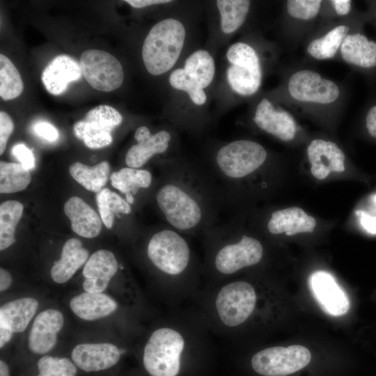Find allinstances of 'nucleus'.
Instances as JSON below:
<instances>
[{"mask_svg": "<svg viewBox=\"0 0 376 376\" xmlns=\"http://www.w3.org/2000/svg\"><path fill=\"white\" fill-rule=\"evenodd\" d=\"M185 39V29L178 19L168 18L155 24L142 47L146 70L159 75L171 70L178 59Z\"/></svg>", "mask_w": 376, "mask_h": 376, "instance_id": "39448f33", "label": "nucleus"}, {"mask_svg": "<svg viewBox=\"0 0 376 376\" xmlns=\"http://www.w3.org/2000/svg\"><path fill=\"white\" fill-rule=\"evenodd\" d=\"M38 376H75L77 368L68 358L44 356L38 361Z\"/></svg>", "mask_w": 376, "mask_h": 376, "instance_id": "c9c22d12", "label": "nucleus"}, {"mask_svg": "<svg viewBox=\"0 0 376 376\" xmlns=\"http://www.w3.org/2000/svg\"><path fill=\"white\" fill-rule=\"evenodd\" d=\"M267 159L265 149L249 140L230 142L218 150L215 161L219 173L226 180L243 178L260 168Z\"/></svg>", "mask_w": 376, "mask_h": 376, "instance_id": "423d86ee", "label": "nucleus"}, {"mask_svg": "<svg viewBox=\"0 0 376 376\" xmlns=\"http://www.w3.org/2000/svg\"><path fill=\"white\" fill-rule=\"evenodd\" d=\"M24 205L17 201H7L0 205V250L15 242V231L23 212Z\"/></svg>", "mask_w": 376, "mask_h": 376, "instance_id": "cd10ccee", "label": "nucleus"}, {"mask_svg": "<svg viewBox=\"0 0 376 376\" xmlns=\"http://www.w3.org/2000/svg\"><path fill=\"white\" fill-rule=\"evenodd\" d=\"M288 91L296 100L328 104L339 96V88L332 81L322 79L316 72L303 70L293 74L289 79Z\"/></svg>", "mask_w": 376, "mask_h": 376, "instance_id": "9d476101", "label": "nucleus"}, {"mask_svg": "<svg viewBox=\"0 0 376 376\" xmlns=\"http://www.w3.org/2000/svg\"><path fill=\"white\" fill-rule=\"evenodd\" d=\"M29 170L21 164L0 162V192L10 194L25 189L31 182Z\"/></svg>", "mask_w": 376, "mask_h": 376, "instance_id": "2f4dec72", "label": "nucleus"}, {"mask_svg": "<svg viewBox=\"0 0 376 376\" xmlns=\"http://www.w3.org/2000/svg\"><path fill=\"white\" fill-rule=\"evenodd\" d=\"M374 201H375V203H376V195H375V197H374Z\"/></svg>", "mask_w": 376, "mask_h": 376, "instance_id": "de8ad7c7", "label": "nucleus"}, {"mask_svg": "<svg viewBox=\"0 0 376 376\" xmlns=\"http://www.w3.org/2000/svg\"><path fill=\"white\" fill-rule=\"evenodd\" d=\"M70 307L79 318L95 320L108 316L118 308L116 301L103 293L83 292L73 297Z\"/></svg>", "mask_w": 376, "mask_h": 376, "instance_id": "5701e85b", "label": "nucleus"}, {"mask_svg": "<svg viewBox=\"0 0 376 376\" xmlns=\"http://www.w3.org/2000/svg\"><path fill=\"white\" fill-rule=\"evenodd\" d=\"M366 127L370 135L376 138V105L371 107L367 113Z\"/></svg>", "mask_w": 376, "mask_h": 376, "instance_id": "79ce46f5", "label": "nucleus"}, {"mask_svg": "<svg viewBox=\"0 0 376 376\" xmlns=\"http://www.w3.org/2000/svg\"><path fill=\"white\" fill-rule=\"evenodd\" d=\"M146 254L162 276L170 305L196 297L201 288L198 268L182 233L172 228L157 231L148 242Z\"/></svg>", "mask_w": 376, "mask_h": 376, "instance_id": "f03ea898", "label": "nucleus"}, {"mask_svg": "<svg viewBox=\"0 0 376 376\" xmlns=\"http://www.w3.org/2000/svg\"><path fill=\"white\" fill-rule=\"evenodd\" d=\"M210 332L197 309L171 312L144 344L142 363L146 371L150 376H180L186 362L209 352Z\"/></svg>", "mask_w": 376, "mask_h": 376, "instance_id": "f257e3e1", "label": "nucleus"}, {"mask_svg": "<svg viewBox=\"0 0 376 376\" xmlns=\"http://www.w3.org/2000/svg\"><path fill=\"white\" fill-rule=\"evenodd\" d=\"M359 217L361 224L369 233H376V217H373L366 213L364 211L358 210L356 212Z\"/></svg>", "mask_w": 376, "mask_h": 376, "instance_id": "a19ab883", "label": "nucleus"}, {"mask_svg": "<svg viewBox=\"0 0 376 376\" xmlns=\"http://www.w3.org/2000/svg\"><path fill=\"white\" fill-rule=\"evenodd\" d=\"M349 31V27L340 25L325 36L311 41L307 47L308 53L317 59H327L334 56Z\"/></svg>", "mask_w": 376, "mask_h": 376, "instance_id": "473e14b6", "label": "nucleus"}, {"mask_svg": "<svg viewBox=\"0 0 376 376\" xmlns=\"http://www.w3.org/2000/svg\"><path fill=\"white\" fill-rule=\"evenodd\" d=\"M311 359V352L304 346H274L256 352L251 359V366L262 376H287L306 367Z\"/></svg>", "mask_w": 376, "mask_h": 376, "instance_id": "0eeeda50", "label": "nucleus"}, {"mask_svg": "<svg viewBox=\"0 0 376 376\" xmlns=\"http://www.w3.org/2000/svg\"><path fill=\"white\" fill-rule=\"evenodd\" d=\"M331 3L336 12L340 15H347L351 10V1L349 0H334Z\"/></svg>", "mask_w": 376, "mask_h": 376, "instance_id": "c03bdc74", "label": "nucleus"}, {"mask_svg": "<svg viewBox=\"0 0 376 376\" xmlns=\"http://www.w3.org/2000/svg\"><path fill=\"white\" fill-rule=\"evenodd\" d=\"M312 175L318 180L325 179L331 172L345 171V155L331 141L315 139L307 149Z\"/></svg>", "mask_w": 376, "mask_h": 376, "instance_id": "4468645a", "label": "nucleus"}, {"mask_svg": "<svg viewBox=\"0 0 376 376\" xmlns=\"http://www.w3.org/2000/svg\"><path fill=\"white\" fill-rule=\"evenodd\" d=\"M63 323V316L58 310L40 312L36 317L29 335V350L40 354L50 351L56 343V335Z\"/></svg>", "mask_w": 376, "mask_h": 376, "instance_id": "2eb2a0df", "label": "nucleus"}, {"mask_svg": "<svg viewBox=\"0 0 376 376\" xmlns=\"http://www.w3.org/2000/svg\"><path fill=\"white\" fill-rule=\"evenodd\" d=\"M122 120L121 114L116 109L100 104L91 109L84 119L75 124L74 134L88 148H102L111 143V132Z\"/></svg>", "mask_w": 376, "mask_h": 376, "instance_id": "1a4fd4ad", "label": "nucleus"}, {"mask_svg": "<svg viewBox=\"0 0 376 376\" xmlns=\"http://www.w3.org/2000/svg\"><path fill=\"white\" fill-rule=\"evenodd\" d=\"M81 76L79 63L70 56L61 54L48 63L41 79L49 93L58 95L65 91L69 83L79 80Z\"/></svg>", "mask_w": 376, "mask_h": 376, "instance_id": "f3484780", "label": "nucleus"}, {"mask_svg": "<svg viewBox=\"0 0 376 376\" xmlns=\"http://www.w3.org/2000/svg\"><path fill=\"white\" fill-rule=\"evenodd\" d=\"M126 3H129L134 8H141L150 5L166 3L171 2L170 0H126Z\"/></svg>", "mask_w": 376, "mask_h": 376, "instance_id": "37998d69", "label": "nucleus"}, {"mask_svg": "<svg viewBox=\"0 0 376 376\" xmlns=\"http://www.w3.org/2000/svg\"><path fill=\"white\" fill-rule=\"evenodd\" d=\"M109 178L113 187L125 194V200L132 204L134 201L133 195L139 189L148 188L152 176L147 170L126 167L112 173Z\"/></svg>", "mask_w": 376, "mask_h": 376, "instance_id": "a878e982", "label": "nucleus"}, {"mask_svg": "<svg viewBox=\"0 0 376 376\" xmlns=\"http://www.w3.org/2000/svg\"><path fill=\"white\" fill-rule=\"evenodd\" d=\"M169 83L173 88L187 92L194 104L202 105L205 102L203 88L184 69L173 70L169 77Z\"/></svg>", "mask_w": 376, "mask_h": 376, "instance_id": "f704fd0d", "label": "nucleus"}, {"mask_svg": "<svg viewBox=\"0 0 376 376\" xmlns=\"http://www.w3.org/2000/svg\"><path fill=\"white\" fill-rule=\"evenodd\" d=\"M137 143L127 152L125 162L128 167L139 169L155 154L164 152L171 140V134L165 130L152 135L146 126L138 127L134 133Z\"/></svg>", "mask_w": 376, "mask_h": 376, "instance_id": "dca6fc26", "label": "nucleus"}, {"mask_svg": "<svg viewBox=\"0 0 376 376\" xmlns=\"http://www.w3.org/2000/svg\"><path fill=\"white\" fill-rule=\"evenodd\" d=\"M340 51L347 63L364 68L376 66V42L369 40L364 35H347L341 44Z\"/></svg>", "mask_w": 376, "mask_h": 376, "instance_id": "393cba45", "label": "nucleus"}, {"mask_svg": "<svg viewBox=\"0 0 376 376\" xmlns=\"http://www.w3.org/2000/svg\"><path fill=\"white\" fill-rule=\"evenodd\" d=\"M24 84L20 74L13 62L3 54H0V97L10 100L19 96Z\"/></svg>", "mask_w": 376, "mask_h": 376, "instance_id": "72a5a7b5", "label": "nucleus"}, {"mask_svg": "<svg viewBox=\"0 0 376 376\" xmlns=\"http://www.w3.org/2000/svg\"><path fill=\"white\" fill-rule=\"evenodd\" d=\"M121 348L111 343H83L73 349L71 357L75 364L86 372L108 369L120 360Z\"/></svg>", "mask_w": 376, "mask_h": 376, "instance_id": "f8f14e48", "label": "nucleus"}, {"mask_svg": "<svg viewBox=\"0 0 376 376\" xmlns=\"http://www.w3.org/2000/svg\"><path fill=\"white\" fill-rule=\"evenodd\" d=\"M221 17V28L224 33H231L243 24L249 10L246 0H218L216 1Z\"/></svg>", "mask_w": 376, "mask_h": 376, "instance_id": "7c9ffc66", "label": "nucleus"}, {"mask_svg": "<svg viewBox=\"0 0 376 376\" xmlns=\"http://www.w3.org/2000/svg\"><path fill=\"white\" fill-rule=\"evenodd\" d=\"M156 201L166 221L180 233L195 232L207 219V211L201 198L182 182L170 180L162 185Z\"/></svg>", "mask_w": 376, "mask_h": 376, "instance_id": "20e7f679", "label": "nucleus"}, {"mask_svg": "<svg viewBox=\"0 0 376 376\" xmlns=\"http://www.w3.org/2000/svg\"><path fill=\"white\" fill-rule=\"evenodd\" d=\"M64 212L69 218L72 230L86 238L97 237L102 230V219L84 200L70 197L64 204Z\"/></svg>", "mask_w": 376, "mask_h": 376, "instance_id": "6ab92c4d", "label": "nucleus"}, {"mask_svg": "<svg viewBox=\"0 0 376 376\" xmlns=\"http://www.w3.org/2000/svg\"><path fill=\"white\" fill-rule=\"evenodd\" d=\"M263 254L262 243L246 235L237 240L224 235L209 241L205 266L207 285L234 279L242 270L260 263Z\"/></svg>", "mask_w": 376, "mask_h": 376, "instance_id": "7ed1b4c3", "label": "nucleus"}, {"mask_svg": "<svg viewBox=\"0 0 376 376\" xmlns=\"http://www.w3.org/2000/svg\"><path fill=\"white\" fill-rule=\"evenodd\" d=\"M315 226V219L297 207L274 212L267 226L269 232L273 235L285 233L288 236L311 233Z\"/></svg>", "mask_w": 376, "mask_h": 376, "instance_id": "412c9836", "label": "nucleus"}, {"mask_svg": "<svg viewBox=\"0 0 376 376\" xmlns=\"http://www.w3.org/2000/svg\"><path fill=\"white\" fill-rule=\"evenodd\" d=\"M81 73L93 88L109 92L118 88L124 79L123 67L111 54L99 49L84 51L79 60Z\"/></svg>", "mask_w": 376, "mask_h": 376, "instance_id": "6e6552de", "label": "nucleus"}, {"mask_svg": "<svg viewBox=\"0 0 376 376\" xmlns=\"http://www.w3.org/2000/svg\"><path fill=\"white\" fill-rule=\"evenodd\" d=\"M69 172L85 189L97 194L103 189L109 179L110 168L107 161L101 162L94 166H88L77 162L70 165Z\"/></svg>", "mask_w": 376, "mask_h": 376, "instance_id": "bb28decb", "label": "nucleus"}, {"mask_svg": "<svg viewBox=\"0 0 376 376\" xmlns=\"http://www.w3.org/2000/svg\"><path fill=\"white\" fill-rule=\"evenodd\" d=\"M309 284L314 297L326 313L333 316L347 313L349 299L331 274L324 271L315 272L310 276Z\"/></svg>", "mask_w": 376, "mask_h": 376, "instance_id": "9b49d317", "label": "nucleus"}, {"mask_svg": "<svg viewBox=\"0 0 376 376\" xmlns=\"http://www.w3.org/2000/svg\"><path fill=\"white\" fill-rule=\"evenodd\" d=\"M33 131L39 137L53 142L58 139L59 133L57 129L47 122H39L33 126Z\"/></svg>", "mask_w": 376, "mask_h": 376, "instance_id": "ea45409f", "label": "nucleus"}, {"mask_svg": "<svg viewBox=\"0 0 376 376\" xmlns=\"http://www.w3.org/2000/svg\"><path fill=\"white\" fill-rule=\"evenodd\" d=\"M118 268L119 264L111 251L100 249L93 253L86 261L82 271L85 278L83 283L85 292H103Z\"/></svg>", "mask_w": 376, "mask_h": 376, "instance_id": "ddd939ff", "label": "nucleus"}, {"mask_svg": "<svg viewBox=\"0 0 376 376\" xmlns=\"http://www.w3.org/2000/svg\"><path fill=\"white\" fill-rule=\"evenodd\" d=\"M12 283V277L10 273L5 269H0V290L3 292L7 290Z\"/></svg>", "mask_w": 376, "mask_h": 376, "instance_id": "a18cd8bd", "label": "nucleus"}, {"mask_svg": "<svg viewBox=\"0 0 376 376\" xmlns=\"http://www.w3.org/2000/svg\"><path fill=\"white\" fill-rule=\"evenodd\" d=\"M253 120L260 129L283 141L295 137L296 125L292 117L286 111H276L266 98L258 104Z\"/></svg>", "mask_w": 376, "mask_h": 376, "instance_id": "a211bd4d", "label": "nucleus"}, {"mask_svg": "<svg viewBox=\"0 0 376 376\" xmlns=\"http://www.w3.org/2000/svg\"><path fill=\"white\" fill-rule=\"evenodd\" d=\"M321 3L320 0H290L287 1V10L295 18L311 19L318 15Z\"/></svg>", "mask_w": 376, "mask_h": 376, "instance_id": "e433bc0d", "label": "nucleus"}, {"mask_svg": "<svg viewBox=\"0 0 376 376\" xmlns=\"http://www.w3.org/2000/svg\"><path fill=\"white\" fill-rule=\"evenodd\" d=\"M184 70L204 89L214 78V61L208 52L198 50L186 59Z\"/></svg>", "mask_w": 376, "mask_h": 376, "instance_id": "c85d7f7f", "label": "nucleus"}, {"mask_svg": "<svg viewBox=\"0 0 376 376\" xmlns=\"http://www.w3.org/2000/svg\"><path fill=\"white\" fill-rule=\"evenodd\" d=\"M96 201L102 221L107 228H112L116 214H128L132 211L126 200L108 188H103L97 194Z\"/></svg>", "mask_w": 376, "mask_h": 376, "instance_id": "c756f323", "label": "nucleus"}, {"mask_svg": "<svg viewBox=\"0 0 376 376\" xmlns=\"http://www.w3.org/2000/svg\"><path fill=\"white\" fill-rule=\"evenodd\" d=\"M88 251L81 242L71 238L64 244L61 258L55 261L51 269V276L57 283L67 282L87 260Z\"/></svg>", "mask_w": 376, "mask_h": 376, "instance_id": "4be33fe9", "label": "nucleus"}, {"mask_svg": "<svg viewBox=\"0 0 376 376\" xmlns=\"http://www.w3.org/2000/svg\"><path fill=\"white\" fill-rule=\"evenodd\" d=\"M0 376H10L8 366L3 361H0Z\"/></svg>", "mask_w": 376, "mask_h": 376, "instance_id": "49530a36", "label": "nucleus"}, {"mask_svg": "<svg viewBox=\"0 0 376 376\" xmlns=\"http://www.w3.org/2000/svg\"><path fill=\"white\" fill-rule=\"evenodd\" d=\"M14 129L10 116L5 111L0 112V154L5 151L8 139Z\"/></svg>", "mask_w": 376, "mask_h": 376, "instance_id": "58836bf2", "label": "nucleus"}, {"mask_svg": "<svg viewBox=\"0 0 376 376\" xmlns=\"http://www.w3.org/2000/svg\"><path fill=\"white\" fill-rule=\"evenodd\" d=\"M231 88L241 95L255 93L261 84L262 73L258 57L233 62L226 72Z\"/></svg>", "mask_w": 376, "mask_h": 376, "instance_id": "aec40b11", "label": "nucleus"}, {"mask_svg": "<svg viewBox=\"0 0 376 376\" xmlns=\"http://www.w3.org/2000/svg\"><path fill=\"white\" fill-rule=\"evenodd\" d=\"M13 155L26 169L31 170L35 166V158L32 151L24 143H18L12 149Z\"/></svg>", "mask_w": 376, "mask_h": 376, "instance_id": "4c0bfd02", "label": "nucleus"}, {"mask_svg": "<svg viewBox=\"0 0 376 376\" xmlns=\"http://www.w3.org/2000/svg\"><path fill=\"white\" fill-rule=\"evenodd\" d=\"M38 306L36 299L24 297L10 301L0 308V329L12 333L24 331Z\"/></svg>", "mask_w": 376, "mask_h": 376, "instance_id": "b1692460", "label": "nucleus"}]
</instances>
